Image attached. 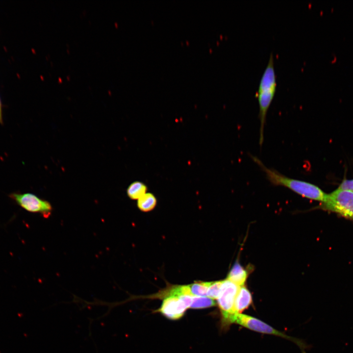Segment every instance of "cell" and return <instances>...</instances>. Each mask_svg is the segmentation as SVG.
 <instances>
[{
    "mask_svg": "<svg viewBox=\"0 0 353 353\" xmlns=\"http://www.w3.org/2000/svg\"><path fill=\"white\" fill-rule=\"evenodd\" d=\"M252 160L264 172L268 180L275 186L286 187L303 197L324 202L328 194L317 185L305 181L286 176L276 170L266 167L257 157L251 155Z\"/></svg>",
    "mask_w": 353,
    "mask_h": 353,
    "instance_id": "6da1fadb",
    "label": "cell"
},
{
    "mask_svg": "<svg viewBox=\"0 0 353 353\" xmlns=\"http://www.w3.org/2000/svg\"><path fill=\"white\" fill-rule=\"evenodd\" d=\"M277 88L276 75L274 69V57L270 54L268 64L261 77L256 93L259 103L260 121L259 145L264 141V130L268 109L274 99Z\"/></svg>",
    "mask_w": 353,
    "mask_h": 353,
    "instance_id": "7a4b0ae2",
    "label": "cell"
},
{
    "mask_svg": "<svg viewBox=\"0 0 353 353\" xmlns=\"http://www.w3.org/2000/svg\"><path fill=\"white\" fill-rule=\"evenodd\" d=\"M316 208L333 212L353 221V192L337 189L328 194Z\"/></svg>",
    "mask_w": 353,
    "mask_h": 353,
    "instance_id": "3957f363",
    "label": "cell"
},
{
    "mask_svg": "<svg viewBox=\"0 0 353 353\" xmlns=\"http://www.w3.org/2000/svg\"><path fill=\"white\" fill-rule=\"evenodd\" d=\"M232 323L238 324L248 329L261 333L278 336L289 340L298 345L303 351L305 348V344L301 340L287 335L276 329L263 321L252 316L241 313H234L230 317L228 325Z\"/></svg>",
    "mask_w": 353,
    "mask_h": 353,
    "instance_id": "277c9868",
    "label": "cell"
},
{
    "mask_svg": "<svg viewBox=\"0 0 353 353\" xmlns=\"http://www.w3.org/2000/svg\"><path fill=\"white\" fill-rule=\"evenodd\" d=\"M9 197L28 212L39 213L46 218L51 215L52 206L50 203L33 194L12 193Z\"/></svg>",
    "mask_w": 353,
    "mask_h": 353,
    "instance_id": "5b68a950",
    "label": "cell"
},
{
    "mask_svg": "<svg viewBox=\"0 0 353 353\" xmlns=\"http://www.w3.org/2000/svg\"><path fill=\"white\" fill-rule=\"evenodd\" d=\"M239 287L227 279L223 280L220 293L217 300L222 316V322L225 325H228L229 318L234 314V302Z\"/></svg>",
    "mask_w": 353,
    "mask_h": 353,
    "instance_id": "8992f818",
    "label": "cell"
},
{
    "mask_svg": "<svg viewBox=\"0 0 353 353\" xmlns=\"http://www.w3.org/2000/svg\"><path fill=\"white\" fill-rule=\"evenodd\" d=\"M181 296H170L164 298L160 308L157 311L169 319H180L188 308Z\"/></svg>",
    "mask_w": 353,
    "mask_h": 353,
    "instance_id": "52a82bcc",
    "label": "cell"
},
{
    "mask_svg": "<svg viewBox=\"0 0 353 353\" xmlns=\"http://www.w3.org/2000/svg\"><path fill=\"white\" fill-rule=\"evenodd\" d=\"M252 302V295L250 290L245 285L240 286L234 302V313H241L247 309Z\"/></svg>",
    "mask_w": 353,
    "mask_h": 353,
    "instance_id": "ba28073f",
    "label": "cell"
},
{
    "mask_svg": "<svg viewBox=\"0 0 353 353\" xmlns=\"http://www.w3.org/2000/svg\"><path fill=\"white\" fill-rule=\"evenodd\" d=\"M248 277V271L238 261H236L228 273L227 279L241 286L245 285Z\"/></svg>",
    "mask_w": 353,
    "mask_h": 353,
    "instance_id": "9c48e42d",
    "label": "cell"
},
{
    "mask_svg": "<svg viewBox=\"0 0 353 353\" xmlns=\"http://www.w3.org/2000/svg\"><path fill=\"white\" fill-rule=\"evenodd\" d=\"M147 190V186L144 183L139 181H135L129 185L126 192L130 199L138 200L146 193Z\"/></svg>",
    "mask_w": 353,
    "mask_h": 353,
    "instance_id": "30bf717a",
    "label": "cell"
},
{
    "mask_svg": "<svg viewBox=\"0 0 353 353\" xmlns=\"http://www.w3.org/2000/svg\"><path fill=\"white\" fill-rule=\"evenodd\" d=\"M156 199L151 193H146L141 197L137 201V206L143 212L152 210L156 205Z\"/></svg>",
    "mask_w": 353,
    "mask_h": 353,
    "instance_id": "8fae6325",
    "label": "cell"
},
{
    "mask_svg": "<svg viewBox=\"0 0 353 353\" xmlns=\"http://www.w3.org/2000/svg\"><path fill=\"white\" fill-rule=\"evenodd\" d=\"M217 303L213 299L209 297L193 296L192 303L190 308L202 309L214 306Z\"/></svg>",
    "mask_w": 353,
    "mask_h": 353,
    "instance_id": "7c38bea8",
    "label": "cell"
},
{
    "mask_svg": "<svg viewBox=\"0 0 353 353\" xmlns=\"http://www.w3.org/2000/svg\"><path fill=\"white\" fill-rule=\"evenodd\" d=\"M210 282H197L189 285L192 296L206 297Z\"/></svg>",
    "mask_w": 353,
    "mask_h": 353,
    "instance_id": "4fadbf2b",
    "label": "cell"
},
{
    "mask_svg": "<svg viewBox=\"0 0 353 353\" xmlns=\"http://www.w3.org/2000/svg\"><path fill=\"white\" fill-rule=\"evenodd\" d=\"M222 282L223 280L210 282L207 296L212 299H217L220 293Z\"/></svg>",
    "mask_w": 353,
    "mask_h": 353,
    "instance_id": "5bb4252c",
    "label": "cell"
},
{
    "mask_svg": "<svg viewBox=\"0 0 353 353\" xmlns=\"http://www.w3.org/2000/svg\"><path fill=\"white\" fill-rule=\"evenodd\" d=\"M338 189L353 192V178H344L339 185Z\"/></svg>",
    "mask_w": 353,
    "mask_h": 353,
    "instance_id": "9a60e30c",
    "label": "cell"
},
{
    "mask_svg": "<svg viewBox=\"0 0 353 353\" xmlns=\"http://www.w3.org/2000/svg\"><path fill=\"white\" fill-rule=\"evenodd\" d=\"M3 119H2V108H1V101L0 100V124H3Z\"/></svg>",
    "mask_w": 353,
    "mask_h": 353,
    "instance_id": "2e32d148",
    "label": "cell"
}]
</instances>
